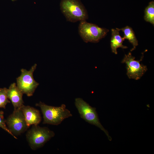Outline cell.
I'll list each match as a JSON object with an SVG mask.
<instances>
[{
  "label": "cell",
  "mask_w": 154,
  "mask_h": 154,
  "mask_svg": "<svg viewBox=\"0 0 154 154\" xmlns=\"http://www.w3.org/2000/svg\"><path fill=\"white\" fill-rule=\"evenodd\" d=\"M36 106L40 108L43 116L44 124L57 125L65 119L72 116L64 104L60 106L55 107L48 105L40 102L36 104Z\"/></svg>",
  "instance_id": "1"
},
{
  "label": "cell",
  "mask_w": 154,
  "mask_h": 154,
  "mask_svg": "<svg viewBox=\"0 0 154 154\" xmlns=\"http://www.w3.org/2000/svg\"><path fill=\"white\" fill-rule=\"evenodd\" d=\"M60 7L68 21L75 23L88 19L87 11L80 0H61Z\"/></svg>",
  "instance_id": "2"
},
{
  "label": "cell",
  "mask_w": 154,
  "mask_h": 154,
  "mask_svg": "<svg viewBox=\"0 0 154 154\" xmlns=\"http://www.w3.org/2000/svg\"><path fill=\"white\" fill-rule=\"evenodd\" d=\"M32 125L27 131L26 137L29 146L34 150L42 147L54 136L55 133L47 127Z\"/></svg>",
  "instance_id": "3"
},
{
  "label": "cell",
  "mask_w": 154,
  "mask_h": 154,
  "mask_svg": "<svg viewBox=\"0 0 154 154\" xmlns=\"http://www.w3.org/2000/svg\"><path fill=\"white\" fill-rule=\"evenodd\" d=\"M75 105L82 118L88 123L99 128L104 132L110 141L112 140L108 131L100 122L95 108L92 107L81 98L75 99Z\"/></svg>",
  "instance_id": "4"
},
{
  "label": "cell",
  "mask_w": 154,
  "mask_h": 154,
  "mask_svg": "<svg viewBox=\"0 0 154 154\" xmlns=\"http://www.w3.org/2000/svg\"><path fill=\"white\" fill-rule=\"evenodd\" d=\"M78 31L80 37L85 42L97 43L106 35L109 30L83 21L80 22Z\"/></svg>",
  "instance_id": "5"
},
{
  "label": "cell",
  "mask_w": 154,
  "mask_h": 154,
  "mask_svg": "<svg viewBox=\"0 0 154 154\" xmlns=\"http://www.w3.org/2000/svg\"><path fill=\"white\" fill-rule=\"evenodd\" d=\"M37 64H35L29 70L22 69L21 74L17 78V86L23 94L28 97L33 95L39 84L34 80L33 73L35 70Z\"/></svg>",
  "instance_id": "6"
},
{
  "label": "cell",
  "mask_w": 154,
  "mask_h": 154,
  "mask_svg": "<svg viewBox=\"0 0 154 154\" xmlns=\"http://www.w3.org/2000/svg\"><path fill=\"white\" fill-rule=\"evenodd\" d=\"M7 127L15 137L24 133L28 129V126L21 108L14 110L5 120Z\"/></svg>",
  "instance_id": "7"
},
{
  "label": "cell",
  "mask_w": 154,
  "mask_h": 154,
  "mask_svg": "<svg viewBox=\"0 0 154 154\" xmlns=\"http://www.w3.org/2000/svg\"><path fill=\"white\" fill-rule=\"evenodd\" d=\"M143 56V55L140 60H136L131 52L125 55L121 63L126 64L127 75L129 79L139 80L147 70V66L140 62Z\"/></svg>",
  "instance_id": "8"
},
{
  "label": "cell",
  "mask_w": 154,
  "mask_h": 154,
  "mask_svg": "<svg viewBox=\"0 0 154 154\" xmlns=\"http://www.w3.org/2000/svg\"><path fill=\"white\" fill-rule=\"evenodd\" d=\"M21 108L29 127L31 125H38L40 122L41 117L38 110L30 106L24 105Z\"/></svg>",
  "instance_id": "9"
},
{
  "label": "cell",
  "mask_w": 154,
  "mask_h": 154,
  "mask_svg": "<svg viewBox=\"0 0 154 154\" xmlns=\"http://www.w3.org/2000/svg\"><path fill=\"white\" fill-rule=\"evenodd\" d=\"M23 94L17 87L15 83L11 84L8 89L7 97L11 100L14 110L21 108L23 105Z\"/></svg>",
  "instance_id": "10"
},
{
  "label": "cell",
  "mask_w": 154,
  "mask_h": 154,
  "mask_svg": "<svg viewBox=\"0 0 154 154\" xmlns=\"http://www.w3.org/2000/svg\"><path fill=\"white\" fill-rule=\"evenodd\" d=\"M119 31L116 28L111 29L112 37L110 40L111 48L112 52L115 54H117V49L121 48L123 49L127 48V47L123 44L125 39L120 35Z\"/></svg>",
  "instance_id": "11"
},
{
  "label": "cell",
  "mask_w": 154,
  "mask_h": 154,
  "mask_svg": "<svg viewBox=\"0 0 154 154\" xmlns=\"http://www.w3.org/2000/svg\"><path fill=\"white\" fill-rule=\"evenodd\" d=\"M116 29L119 31H122L124 33L123 38L128 40L132 44L133 48L131 49V51L134 50L138 45V41L132 29L128 26L121 29Z\"/></svg>",
  "instance_id": "12"
},
{
  "label": "cell",
  "mask_w": 154,
  "mask_h": 154,
  "mask_svg": "<svg viewBox=\"0 0 154 154\" xmlns=\"http://www.w3.org/2000/svg\"><path fill=\"white\" fill-rule=\"evenodd\" d=\"M144 19L145 21L154 25V1L149 2L148 5L145 8Z\"/></svg>",
  "instance_id": "13"
},
{
  "label": "cell",
  "mask_w": 154,
  "mask_h": 154,
  "mask_svg": "<svg viewBox=\"0 0 154 154\" xmlns=\"http://www.w3.org/2000/svg\"><path fill=\"white\" fill-rule=\"evenodd\" d=\"M8 89L0 88V108H6L7 104L10 102L7 96Z\"/></svg>",
  "instance_id": "14"
},
{
  "label": "cell",
  "mask_w": 154,
  "mask_h": 154,
  "mask_svg": "<svg viewBox=\"0 0 154 154\" xmlns=\"http://www.w3.org/2000/svg\"><path fill=\"white\" fill-rule=\"evenodd\" d=\"M4 113L3 111H0V127L10 134L15 139V137L10 131L7 127L5 122V120L4 118Z\"/></svg>",
  "instance_id": "15"
},
{
  "label": "cell",
  "mask_w": 154,
  "mask_h": 154,
  "mask_svg": "<svg viewBox=\"0 0 154 154\" xmlns=\"http://www.w3.org/2000/svg\"><path fill=\"white\" fill-rule=\"evenodd\" d=\"M17 0H11L12 1H17Z\"/></svg>",
  "instance_id": "16"
}]
</instances>
